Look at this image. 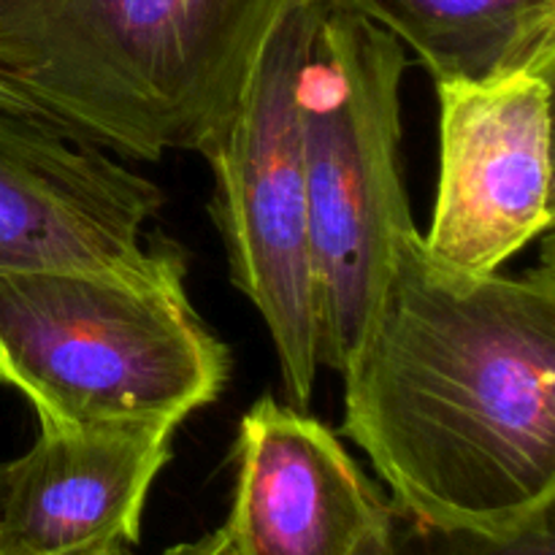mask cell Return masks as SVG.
Masks as SVG:
<instances>
[{"instance_id": "1", "label": "cell", "mask_w": 555, "mask_h": 555, "mask_svg": "<svg viewBox=\"0 0 555 555\" xmlns=\"http://www.w3.org/2000/svg\"><path fill=\"white\" fill-rule=\"evenodd\" d=\"M542 238L520 276H464L428 258L417 225L404 231L339 372V434L417 524L504 540L555 509V266Z\"/></svg>"}, {"instance_id": "2", "label": "cell", "mask_w": 555, "mask_h": 555, "mask_svg": "<svg viewBox=\"0 0 555 555\" xmlns=\"http://www.w3.org/2000/svg\"><path fill=\"white\" fill-rule=\"evenodd\" d=\"M296 0H0V108L133 160L198 152Z\"/></svg>"}, {"instance_id": "3", "label": "cell", "mask_w": 555, "mask_h": 555, "mask_svg": "<svg viewBox=\"0 0 555 555\" xmlns=\"http://www.w3.org/2000/svg\"><path fill=\"white\" fill-rule=\"evenodd\" d=\"M231 347L201 320L188 274L0 271V383L38 426H182L231 379Z\"/></svg>"}, {"instance_id": "4", "label": "cell", "mask_w": 555, "mask_h": 555, "mask_svg": "<svg viewBox=\"0 0 555 555\" xmlns=\"http://www.w3.org/2000/svg\"><path fill=\"white\" fill-rule=\"evenodd\" d=\"M404 47L341 0L320 3L304 81V171L320 369L341 372L415 228L401 173Z\"/></svg>"}, {"instance_id": "5", "label": "cell", "mask_w": 555, "mask_h": 555, "mask_svg": "<svg viewBox=\"0 0 555 555\" xmlns=\"http://www.w3.org/2000/svg\"><path fill=\"white\" fill-rule=\"evenodd\" d=\"M320 3L282 11L233 108L198 146L215 179L209 211L231 282L266 323L296 410H309L320 372L301 117Z\"/></svg>"}, {"instance_id": "6", "label": "cell", "mask_w": 555, "mask_h": 555, "mask_svg": "<svg viewBox=\"0 0 555 555\" xmlns=\"http://www.w3.org/2000/svg\"><path fill=\"white\" fill-rule=\"evenodd\" d=\"M553 79L545 54L488 79L437 81L439 177L423 249L464 276L496 274L553 228Z\"/></svg>"}, {"instance_id": "7", "label": "cell", "mask_w": 555, "mask_h": 555, "mask_svg": "<svg viewBox=\"0 0 555 555\" xmlns=\"http://www.w3.org/2000/svg\"><path fill=\"white\" fill-rule=\"evenodd\" d=\"M163 204L160 184L101 146L0 108V271L188 274L179 244L144 242Z\"/></svg>"}, {"instance_id": "8", "label": "cell", "mask_w": 555, "mask_h": 555, "mask_svg": "<svg viewBox=\"0 0 555 555\" xmlns=\"http://www.w3.org/2000/svg\"><path fill=\"white\" fill-rule=\"evenodd\" d=\"M228 555H388L399 509L323 421L260 396L238 421Z\"/></svg>"}, {"instance_id": "9", "label": "cell", "mask_w": 555, "mask_h": 555, "mask_svg": "<svg viewBox=\"0 0 555 555\" xmlns=\"http://www.w3.org/2000/svg\"><path fill=\"white\" fill-rule=\"evenodd\" d=\"M177 426L49 428L5 464L0 555H87L135 547L146 499L173 459Z\"/></svg>"}, {"instance_id": "10", "label": "cell", "mask_w": 555, "mask_h": 555, "mask_svg": "<svg viewBox=\"0 0 555 555\" xmlns=\"http://www.w3.org/2000/svg\"><path fill=\"white\" fill-rule=\"evenodd\" d=\"M415 54L434 85L555 54V0H341Z\"/></svg>"}, {"instance_id": "11", "label": "cell", "mask_w": 555, "mask_h": 555, "mask_svg": "<svg viewBox=\"0 0 555 555\" xmlns=\"http://www.w3.org/2000/svg\"><path fill=\"white\" fill-rule=\"evenodd\" d=\"M166 555H228L222 529L209 531L195 542H182ZM388 555H555L553 513L542 515L518 534L491 540L466 531H439L399 513L393 547Z\"/></svg>"}, {"instance_id": "12", "label": "cell", "mask_w": 555, "mask_h": 555, "mask_svg": "<svg viewBox=\"0 0 555 555\" xmlns=\"http://www.w3.org/2000/svg\"><path fill=\"white\" fill-rule=\"evenodd\" d=\"M87 555H133V547H108V551H98Z\"/></svg>"}, {"instance_id": "13", "label": "cell", "mask_w": 555, "mask_h": 555, "mask_svg": "<svg viewBox=\"0 0 555 555\" xmlns=\"http://www.w3.org/2000/svg\"><path fill=\"white\" fill-rule=\"evenodd\" d=\"M3 472H5V464H0V493H3Z\"/></svg>"}]
</instances>
